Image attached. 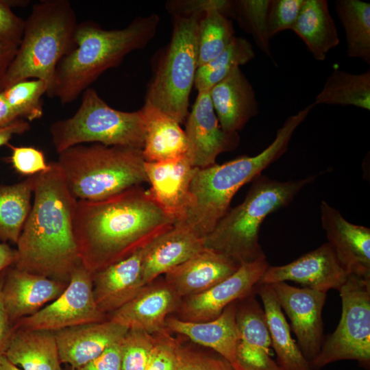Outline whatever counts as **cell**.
Listing matches in <instances>:
<instances>
[{
	"label": "cell",
	"instance_id": "cell-20",
	"mask_svg": "<svg viewBox=\"0 0 370 370\" xmlns=\"http://www.w3.org/2000/svg\"><path fill=\"white\" fill-rule=\"evenodd\" d=\"M149 245L92 273L95 300L103 313L116 310L147 285L143 279V262Z\"/></svg>",
	"mask_w": 370,
	"mask_h": 370
},
{
	"label": "cell",
	"instance_id": "cell-19",
	"mask_svg": "<svg viewBox=\"0 0 370 370\" xmlns=\"http://www.w3.org/2000/svg\"><path fill=\"white\" fill-rule=\"evenodd\" d=\"M182 298L164 280L149 283L132 299L112 312L109 320L128 330L155 334L166 330L168 315L177 310Z\"/></svg>",
	"mask_w": 370,
	"mask_h": 370
},
{
	"label": "cell",
	"instance_id": "cell-10",
	"mask_svg": "<svg viewBox=\"0 0 370 370\" xmlns=\"http://www.w3.org/2000/svg\"><path fill=\"white\" fill-rule=\"evenodd\" d=\"M342 312L336 330L323 338L319 354L310 362L314 370L352 360L370 367V279L348 275L338 291Z\"/></svg>",
	"mask_w": 370,
	"mask_h": 370
},
{
	"label": "cell",
	"instance_id": "cell-18",
	"mask_svg": "<svg viewBox=\"0 0 370 370\" xmlns=\"http://www.w3.org/2000/svg\"><path fill=\"white\" fill-rule=\"evenodd\" d=\"M256 293L237 301V358L242 370H281L271 358V341Z\"/></svg>",
	"mask_w": 370,
	"mask_h": 370
},
{
	"label": "cell",
	"instance_id": "cell-17",
	"mask_svg": "<svg viewBox=\"0 0 370 370\" xmlns=\"http://www.w3.org/2000/svg\"><path fill=\"white\" fill-rule=\"evenodd\" d=\"M0 281L4 307L13 324L55 300L68 284L17 269L13 264L0 273Z\"/></svg>",
	"mask_w": 370,
	"mask_h": 370
},
{
	"label": "cell",
	"instance_id": "cell-16",
	"mask_svg": "<svg viewBox=\"0 0 370 370\" xmlns=\"http://www.w3.org/2000/svg\"><path fill=\"white\" fill-rule=\"evenodd\" d=\"M320 212L327 243L347 275L370 279V229L349 222L325 201Z\"/></svg>",
	"mask_w": 370,
	"mask_h": 370
},
{
	"label": "cell",
	"instance_id": "cell-40",
	"mask_svg": "<svg viewBox=\"0 0 370 370\" xmlns=\"http://www.w3.org/2000/svg\"><path fill=\"white\" fill-rule=\"evenodd\" d=\"M304 0H270L267 12V31L270 38L287 29H292Z\"/></svg>",
	"mask_w": 370,
	"mask_h": 370
},
{
	"label": "cell",
	"instance_id": "cell-47",
	"mask_svg": "<svg viewBox=\"0 0 370 370\" xmlns=\"http://www.w3.org/2000/svg\"><path fill=\"white\" fill-rule=\"evenodd\" d=\"M18 47L0 42V82L3 79L16 55Z\"/></svg>",
	"mask_w": 370,
	"mask_h": 370
},
{
	"label": "cell",
	"instance_id": "cell-29",
	"mask_svg": "<svg viewBox=\"0 0 370 370\" xmlns=\"http://www.w3.org/2000/svg\"><path fill=\"white\" fill-rule=\"evenodd\" d=\"M262 302L270 333L271 347L276 354V363L281 370H314L304 357L291 328L269 284L259 285L256 290Z\"/></svg>",
	"mask_w": 370,
	"mask_h": 370
},
{
	"label": "cell",
	"instance_id": "cell-12",
	"mask_svg": "<svg viewBox=\"0 0 370 370\" xmlns=\"http://www.w3.org/2000/svg\"><path fill=\"white\" fill-rule=\"evenodd\" d=\"M269 266L267 257L241 264L233 274L206 291L185 297L177 310V318L189 322L216 319L232 302L256 293Z\"/></svg>",
	"mask_w": 370,
	"mask_h": 370
},
{
	"label": "cell",
	"instance_id": "cell-30",
	"mask_svg": "<svg viewBox=\"0 0 370 370\" xmlns=\"http://www.w3.org/2000/svg\"><path fill=\"white\" fill-rule=\"evenodd\" d=\"M291 30L304 41L318 61L325 60L328 53L340 41L326 0H304Z\"/></svg>",
	"mask_w": 370,
	"mask_h": 370
},
{
	"label": "cell",
	"instance_id": "cell-15",
	"mask_svg": "<svg viewBox=\"0 0 370 370\" xmlns=\"http://www.w3.org/2000/svg\"><path fill=\"white\" fill-rule=\"evenodd\" d=\"M348 275L326 242L296 260L281 266H269L259 285L292 281L303 287L327 293L339 291Z\"/></svg>",
	"mask_w": 370,
	"mask_h": 370
},
{
	"label": "cell",
	"instance_id": "cell-7",
	"mask_svg": "<svg viewBox=\"0 0 370 370\" xmlns=\"http://www.w3.org/2000/svg\"><path fill=\"white\" fill-rule=\"evenodd\" d=\"M77 200L104 199L147 182L141 149L81 144L58 153L56 161Z\"/></svg>",
	"mask_w": 370,
	"mask_h": 370
},
{
	"label": "cell",
	"instance_id": "cell-22",
	"mask_svg": "<svg viewBox=\"0 0 370 370\" xmlns=\"http://www.w3.org/2000/svg\"><path fill=\"white\" fill-rule=\"evenodd\" d=\"M237 301L227 306L216 319L204 322H189L167 317L169 332L184 335L195 343L208 347L225 358L234 370H242L237 358L238 330L236 323Z\"/></svg>",
	"mask_w": 370,
	"mask_h": 370
},
{
	"label": "cell",
	"instance_id": "cell-31",
	"mask_svg": "<svg viewBox=\"0 0 370 370\" xmlns=\"http://www.w3.org/2000/svg\"><path fill=\"white\" fill-rule=\"evenodd\" d=\"M231 1L220 3L207 10L199 18L197 30L198 67L220 55L234 38V29L227 18Z\"/></svg>",
	"mask_w": 370,
	"mask_h": 370
},
{
	"label": "cell",
	"instance_id": "cell-5",
	"mask_svg": "<svg viewBox=\"0 0 370 370\" xmlns=\"http://www.w3.org/2000/svg\"><path fill=\"white\" fill-rule=\"evenodd\" d=\"M316 177L313 175L282 182L259 175L251 182L243 201L230 208L205 238V247L222 253L239 264L266 257L259 243L264 220L269 214L288 206Z\"/></svg>",
	"mask_w": 370,
	"mask_h": 370
},
{
	"label": "cell",
	"instance_id": "cell-27",
	"mask_svg": "<svg viewBox=\"0 0 370 370\" xmlns=\"http://www.w3.org/2000/svg\"><path fill=\"white\" fill-rule=\"evenodd\" d=\"M140 110L145 125L142 150L145 162H160L186 155L187 138L178 121L147 103Z\"/></svg>",
	"mask_w": 370,
	"mask_h": 370
},
{
	"label": "cell",
	"instance_id": "cell-9",
	"mask_svg": "<svg viewBox=\"0 0 370 370\" xmlns=\"http://www.w3.org/2000/svg\"><path fill=\"white\" fill-rule=\"evenodd\" d=\"M204 14H173L171 39L146 97L145 103L180 124L188 114L189 96L198 68V23Z\"/></svg>",
	"mask_w": 370,
	"mask_h": 370
},
{
	"label": "cell",
	"instance_id": "cell-45",
	"mask_svg": "<svg viewBox=\"0 0 370 370\" xmlns=\"http://www.w3.org/2000/svg\"><path fill=\"white\" fill-rule=\"evenodd\" d=\"M1 286L0 281V356L4 355L14 328V324L10 321L4 307Z\"/></svg>",
	"mask_w": 370,
	"mask_h": 370
},
{
	"label": "cell",
	"instance_id": "cell-39",
	"mask_svg": "<svg viewBox=\"0 0 370 370\" xmlns=\"http://www.w3.org/2000/svg\"><path fill=\"white\" fill-rule=\"evenodd\" d=\"M174 370H234L232 365L217 353L214 354L184 345L177 340Z\"/></svg>",
	"mask_w": 370,
	"mask_h": 370
},
{
	"label": "cell",
	"instance_id": "cell-25",
	"mask_svg": "<svg viewBox=\"0 0 370 370\" xmlns=\"http://www.w3.org/2000/svg\"><path fill=\"white\" fill-rule=\"evenodd\" d=\"M209 92L219 124L226 132L238 133L259 112L254 90L240 67Z\"/></svg>",
	"mask_w": 370,
	"mask_h": 370
},
{
	"label": "cell",
	"instance_id": "cell-14",
	"mask_svg": "<svg viewBox=\"0 0 370 370\" xmlns=\"http://www.w3.org/2000/svg\"><path fill=\"white\" fill-rule=\"evenodd\" d=\"M184 131L188 141L186 156L197 168L215 164L219 154L233 151L240 142L238 133H228L221 128L209 91L198 92Z\"/></svg>",
	"mask_w": 370,
	"mask_h": 370
},
{
	"label": "cell",
	"instance_id": "cell-4",
	"mask_svg": "<svg viewBox=\"0 0 370 370\" xmlns=\"http://www.w3.org/2000/svg\"><path fill=\"white\" fill-rule=\"evenodd\" d=\"M159 20L155 14L140 16L117 29H105L90 21L78 23L75 47L58 63L47 95L62 105L75 101L106 71L145 47L155 36Z\"/></svg>",
	"mask_w": 370,
	"mask_h": 370
},
{
	"label": "cell",
	"instance_id": "cell-28",
	"mask_svg": "<svg viewBox=\"0 0 370 370\" xmlns=\"http://www.w3.org/2000/svg\"><path fill=\"white\" fill-rule=\"evenodd\" d=\"M4 356L23 370H62L55 332L14 325Z\"/></svg>",
	"mask_w": 370,
	"mask_h": 370
},
{
	"label": "cell",
	"instance_id": "cell-38",
	"mask_svg": "<svg viewBox=\"0 0 370 370\" xmlns=\"http://www.w3.org/2000/svg\"><path fill=\"white\" fill-rule=\"evenodd\" d=\"M154 343L153 334L129 330L121 341V370H145Z\"/></svg>",
	"mask_w": 370,
	"mask_h": 370
},
{
	"label": "cell",
	"instance_id": "cell-41",
	"mask_svg": "<svg viewBox=\"0 0 370 370\" xmlns=\"http://www.w3.org/2000/svg\"><path fill=\"white\" fill-rule=\"evenodd\" d=\"M153 335L155 343L145 370H174L177 340L167 330Z\"/></svg>",
	"mask_w": 370,
	"mask_h": 370
},
{
	"label": "cell",
	"instance_id": "cell-43",
	"mask_svg": "<svg viewBox=\"0 0 370 370\" xmlns=\"http://www.w3.org/2000/svg\"><path fill=\"white\" fill-rule=\"evenodd\" d=\"M10 1L0 0V42L18 47L23 34L25 20L12 10Z\"/></svg>",
	"mask_w": 370,
	"mask_h": 370
},
{
	"label": "cell",
	"instance_id": "cell-50",
	"mask_svg": "<svg viewBox=\"0 0 370 370\" xmlns=\"http://www.w3.org/2000/svg\"><path fill=\"white\" fill-rule=\"evenodd\" d=\"M0 370H22L12 364L4 355L0 356Z\"/></svg>",
	"mask_w": 370,
	"mask_h": 370
},
{
	"label": "cell",
	"instance_id": "cell-33",
	"mask_svg": "<svg viewBox=\"0 0 370 370\" xmlns=\"http://www.w3.org/2000/svg\"><path fill=\"white\" fill-rule=\"evenodd\" d=\"M33 175L0 186V241L16 244L32 208Z\"/></svg>",
	"mask_w": 370,
	"mask_h": 370
},
{
	"label": "cell",
	"instance_id": "cell-44",
	"mask_svg": "<svg viewBox=\"0 0 370 370\" xmlns=\"http://www.w3.org/2000/svg\"><path fill=\"white\" fill-rule=\"evenodd\" d=\"M121 341L108 348L97 358L75 370H121Z\"/></svg>",
	"mask_w": 370,
	"mask_h": 370
},
{
	"label": "cell",
	"instance_id": "cell-2",
	"mask_svg": "<svg viewBox=\"0 0 370 370\" xmlns=\"http://www.w3.org/2000/svg\"><path fill=\"white\" fill-rule=\"evenodd\" d=\"M33 175V202L16 243L17 269L68 283L81 262L73 232L77 199L56 161Z\"/></svg>",
	"mask_w": 370,
	"mask_h": 370
},
{
	"label": "cell",
	"instance_id": "cell-11",
	"mask_svg": "<svg viewBox=\"0 0 370 370\" xmlns=\"http://www.w3.org/2000/svg\"><path fill=\"white\" fill-rule=\"evenodd\" d=\"M105 320L93 295L92 273L82 263L71 273L62 293L32 315L14 325L27 330L56 332Z\"/></svg>",
	"mask_w": 370,
	"mask_h": 370
},
{
	"label": "cell",
	"instance_id": "cell-42",
	"mask_svg": "<svg viewBox=\"0 0 370 370\" xmlns=\"http://www.w3.org/2000/svg\"><path fill=\"white\" fill-rule=\"evenodd\" d=\"M7 145L12 151L10 162L18 173L29 177L49 169L42 151L33 147H14L10 143Z\"/></svg>",
	"mask_w": 370,
	"mask_h": 370
},
{
	"label": "cell",
	"instance_id": "cell-1",
	"mask_svg": "<svg viewBox=\"0 0 370 370\" xmlns=\"http://www.w3.org/2000/svg\"><path fill=\"white\" fill-rule=\"evenodd\" d=\"M175 219L140 185L98 200H77L73 232L92 273L121 260L170 230Z\"/></svg>",
	"mask_w": 370,
	"mask_h": 370
},
{
	"label": "cell",
	"instance_id": "cell-37",
	"mask_svg": "<svg viewBox=\"0 0 370 370\" xmlns=\"http://www.w3.org/2000/svg\"><path fill=\"white\" fill-rule=\"evenodd\" d=\"M47 90L48 86L44 81L31 79L15 83L2 90L16 116L32 121L43 114L42 97Z\"/></svg>",
	"mask_w": 370,
	"mask_h": 370
},
{
	"label": "cell",
	"instance_id": "cell-36",
	"mask_svg": "<svg viewBox=\"0 0 370 370\" xmlns=\"http://www.w3.org/2000/svg\"><path fill=\"white\" fill-rule=\"evenodd\" d=\"M270 0H241L232 1L230 16L236 18L239 25L250 34L258 48L273 58L267 31V12Z\"/></svg>",
	"mask_w": 370,
	"mask_h": 370
},
{
	"label": "cell",
	"instance_id": "cell-49",
	"mask_svg": "<svg viewBox=\"0 0 370 370\" xmlns=\"http://www.w3.org/2000/svg\"><path fill=\"white\" fill-rule=\"evenodd\" d=\"M16 256V249H12L6 243L0 242V273L14 264Z\"/></svg>",
	"mask_w": 370,
	"mask_h": 370
},
{
	"label": "cell",
	"instance_id": "cell-3",
	"mask_svg": "<svg viewBox=\"0 0 370 370\" xmlns=\"http://www.w3.org/2000/svg\"><path fill=\"white\" fill-rule=\"evenodd\" d=\"M314 105L310 103L288 116L278 130L272 143L258 154L241 156L204 168L195 167L188 204L175 223L186 226L205 239L229 210L238 190L286 152L295 131L307 118Z\"/></svg>",
	"mask_w": 370,
	"mask_h": 370
},
{
	"label": "cell",
	"instance_id": "cell-26",
	"mask_svg": "<svg viewBox=\"0 0 370 370\" xmlns=\"http://www.w3.org/2000/svg\"><path fill=\"white\" fill-rule=\"evenodd\" d=\"M205 248V239L186 226L174 223L148 246L143 267L146 284L188 260Z\"/></svg>",
	"mask_w": 370,
	"mask_h": 370
},
{
	"label": "cell",
	"instance_id": "cell-32",
	"mask_svg": "<svg viewBox=\"0 0 370 370\" xmlns=\"http://www.w3.org/2000/svg\"><path fill=\"white\" fill-rule=\"evenodd\" d=\"M313 103L315 106H353L369 111L370 70L356 74L334 69Z\"/></svg>",
	"mask_w": 370,
	"mask_h": 370
},
{
	"label": "cell",
	"instance_id": "cell-35",
	"mask_svg": "<svg viewBox=\"0 0 370 370\" xmlns=\"http://www.w3.org/2000/svg\"><path fill=\"white\" fill-rule=\"evenodd\" d=\"M254 57L251 43L243 38L235 36L220 55L197 68L194 85L198 92L210 91L236 68L247 64Z\"/></svg>",
	"mask_w": 370,
	"mask_h": 370
},
{
	"label": "cell",
	"instance_id": "cell-8",
	"mask_svg": "<svg viewBox=\"0 0 370 370\" xmlns=\"http://www.w3.org/2000/svg\"><path fill=\"white\" fill-rule=\"evenodd\" d=\"M49 132L58 154L69 147L86 143L143 150L145 125L140 110L124 112L114 109L96 90L89 87L82 93L75 113L51 123Z\"/></svg>",
	"mask_w": 370,
	"mask_h": 370
},
{
	"label": "cell",
	"instance_id": "cell-46",
	"mask_svg": "<svg viewBox=\"0 0 370 370\" xmlns=\"http://www.w3.org/2000/svg\"><path fill=\"white\" fill-rule=\"evenodd\" d=\"M30 130L29 121L18 119L0 127V147L7 145L14 135L22 134Z\"/></svg>",
	"mask_w": 370,
	"mask_h": 370
},
{
	"label": "cell",
	"instance_id": "cell-6",
	"mask_svg": "<svg viewBox=\"0 0 370 370\" xmlns=\"http://www.w3.org/2000/svg\"><path fill=\"white\" fill-rule=\"evenodd\" d=\"M77 24L68 0H42L34 4L25 19L14 58L0 82V90L23 80L37 79L47 84L48 91L58 63L75 47Z\"/></svg>",
	"mask_w": 370,
	"mask_h": 370
},
{
	"label": "cell",
	"instance_id": "cell-23",
	"mask_svg": "<svg viewBox=\"0 0 370 370\" xmlns=\"http://www.w3.org/2000/svg\"><path fill=\"white\" fill-rule=\"evenodd\" d=\"M241 266L227 256L205 247L165 273V282L179 297L206 291L233 274Z\"/></svg>",
	"mask_w": 370,
	"mask_h": 370
},
{
	"label": "cell",
	"instance_id": "cell-21",
	"mask_svg": "<svg viewBox=\"0 0 370 370\" xmlns=\"http://www.w3.org/2000/svg\"><path fill=\"white\" fill-rule=\"evenodd\" d=\"M128 330L108 319L54 332L61 362L71 370L79 368L121 341Z\"/></svg>",
	"mask_w": 370,
	"mask_h": 370
},
{
	"label": "cell",
	"instance_id": "cell-48",
	"mask_svg": "<svg viewBox=\"0 0 370 370\" xmlns=\"http://www.w3.org/2000/svg\"><path fill=\"white\" fill-rule=\"evenodd\" d=\"M18 119L8 105L3 90H0V127L8 125Z\"/></svg>",
	"mask_w": 370,
	"mask_h": 370
},
{
	"label": "cell",
	"instance_id": "cell-24",
	"mask_svg": "<svg viewBox=\"0 0 370 370\" xmlns=\"http://www.w3.org/2000/svg\"><path fill=\"white\" fill-rule=\"evenodd\" d=\"M195 167L186 155L160 162L145 163L149 193L169 214L178 219L189 197V188Z\"/></svg>",
	"mask_w": 370,
	"mask_h": 370
},
{
	"label": "cell",
	"instance_id": "cell-13",
	"mask_svg": "<svg viewBox=\"0 0 370 370\" xmlns=\"http://www.w3.org/2000/svg\"><path fill=\"white\" fill-rule=\"evenodd\" d=\"M269 285L291 321L290 328L297 336L300 350L311 362L319 354L324 338L322 310L327 293L286 282Z\"/></svg>",
	"mask_w": 370,
	"mask_h": 370
},
{
	"label": "cell",
	"instance_id": "cell-34",
	"mask_svg": "<svg viewBox=\"0 0 370 370\" xmlns=\"http://www.w3.org/2000/svg\"><path fill=\"white\" fill-rule=\"evenodd\" d=\"M334 5L344 29L348 56L370 64V3L336 0Z\"/></svg>",
	"mask_w": 370,
	"mask_h": 370
}]
</instances>
